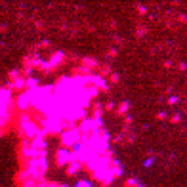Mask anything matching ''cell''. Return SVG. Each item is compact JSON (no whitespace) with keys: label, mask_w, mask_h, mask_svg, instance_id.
Wrapping results in <instances>:
<instances>
[{"label":"cell","mask_w":187,"mask_h":187,"mask_svg":"<svg viewBox=\"0 0 187 187\" xmlns=\"http://www.w3.org/2000/svg\"><path fill=\"white\" fill-rule=\"evenodd\" d=\"M101 130V118H84V120L80 122V126H79V132H80V136L82 138H86V136H92V134H97Z\"/></svg>","instance_id":"cell-1"},{"label":"cell","mask_w":187,"mask_h":187,"mask_svg":"<svg viewBox=\"0 0 187 187\" xmlns=\"http://www.w3.org/2000/svg\"><path fill=\"white\" fill-rule=\"evenodd\" d=\"M61 141H63L65 147H75V145L80 141V132H79V128L67 130L63 136H61ZM65 147H63V149H65Z\"/></svg>","instance_id":"cell-2"},{"label":"cell","mask_w":187,"mask_h":187,"mask_svg":"<svg viewBox=\"0 0 187 187\" xmlns=\"http://www.w3.org/2000/svg\"><path fill=\"white\" fill-rule=\"evenodd\" d=\"M46 168H48V162H46V157H42V159H34L33 162H31L29 172L33 176H40V174L46 172Z\"/></svg>","instance_id":"cell-3"},{"label":"cell","mask_w":187,"mask_h":187,"mask_svg":"<svg viewBox=\"0 0 187 187\" xmlns=\"http://www.w3.org/2000/svg\"><path fill=\"white\" fill-rule=\"evenodd\" d=\"M21 130H23L25 134H27L29 138H36V136L40 134V132H38V126H36L33 120H29L27 117H23V118H21Z\"/></svg>","instance_id":"cell-4"},{"label":"cell","mask_w":187,"mask_h":187,"mask_svg":"<svg viewBox=\"0 0 187 187\" xmlns=\"http://www.w3.org/2000/svg\"><path fill=\"white\" fill-rule=\"evenodd\" d=\"M55 160H58L59 166H67L71 162V151H69V149H58V153H55Z\"/></svg>","instance_id":"cell-5"},{"label":"cell","mask_w":187,"mask_h":187,"mask_svg":"<svg viewBox=\"0 0 187 187\" xmlns=\"http://www.w3.org/2000/svg\"><path fill=\"white\" fill-rule=\"evenodd\" d=\"M79 170H80V164H76V162H69L67 164V174L69 176H73L75 172H79Z\"/></svg>","instance_id":"cell-6"},{"label":"cell","mask_w":187,"mask_h":187,"mask_svg":"<svg viewBox=\"0 0 187 187\" xmlns=\"http://www.w3.org/2000/svg\"><path fill=\"white\" fill-rule=\"evenodd\" d=\"M29 96H27V94H23V96L21 97H19V107H21V109H25V107H27L29 105Z\"/></svg>","instance_id":"cell-7"},{"label":"cell","mask_w":187,"mask_h":187,"mask_svg":"<svg viewBox=\"0 0 187 187\" xmlns=\"http://www.w3.org/2000/svg\"><path fill=\"white\" fill-rule=\"evenodd\" d=\"M128 101H124V103H120V105H118V109H117V113H118V115H122V113H126L128 111Z\"/></svg>","instance_id":"cell-8"},{"label":"cell","mask_w":187,"mask_h":187,"mask_svg":"<svg viewBox=\"0 0 187 187\" xmlns=\"http://www.w3.org/2000/svg\"><path fill=\"white\" fill-rule=\"evenodd\" d=\"M75 187H92V183H90V181H86V180H80V181H76Z\"/></svg>","instance_id":"cell-9"},{"label":"cell","mask_w":187,"mask_h":187,"mask_svg":"<svg viewBox=\"0 0 187 187\" xmlns=\"http://www.w3.org/2000/svg\"><path fill=\"white\" fill-rule=\"evenodd\" d=\"M136 185H139L136 180H128V181H126V187H136Z\"/></svg>","instance_id":"cell-10"}]
</instances>
